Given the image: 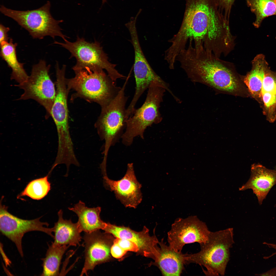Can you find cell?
I'll return each mask as SVG.
<instances>
[{
    "instance_id": "6da1fadb",
    "label": "cell",
    "mask_w": 276,
    "mask_h": 276,
    "mask_svg": "<svg viewBox=\"0 0 276 276\" xmlns=\"http://www.w3.org/2000/svg\"><path fill=\"white\" fill-rule=\"evenodd\" d=\"M188 47L182 50L176 61L180 63L192 82L206 85L218 93L231 91L236 85L239 74L235 66L206 50L203 44L192 45L190 39Z\"/></svg>"
},
{
    "instance_id": "7a4b0ae2",
    "label": "cell",
    "mask_w": 276,
    "mask_h": 276,
    "mask_svg": "<svg viewBox=\"0 0 276 276\" xmlns=\"http://www.w3.org/2000/svg\"><path fill=\"white\" fill-rule=\"evenodd\" d=\"M229 22L215 0H186L182 23L173 39L182 46L186 45L190 39L203 42L206 33L210 35L220 33Z\"/></svg>"
},
{
    "instance_id": "3957f363",
    "label": "cell",
    "mask_w": 276,
    "mask_h": 276,
    "mask_svg": "<svg viewBox=\"0 0 276 276\" xmlns=\"http://www.w3.org/2000/svg\"><path fill=\"white\" fill-rule=\"evenodd\" d=\"M103 70L86 68L74 71V77L66 79L67 88L75 92V96L105 107L116 97L121 87Z\"/></svg>"
},
{
    "instance_id": "277c9868",
    "label": "cell",
    "mask_w": 276,
    "mask_h": 276,
    "mask_svg": "<svg viewBox=\"0 0 276 276\" xmlns=\"http://www.w3.org/2000/svg\"><path fill=\"white\" fill-rule=\"evenodd\" d=\"M232 228L211 232L208 241L200 244V250L196 253L186 254V264L194 263L205 268L208 276L224 275L229 260L230 249L234 243Z\"/></svg>"
},
{
    "instance_id": "5b68a950",
    "label": "cell",
    "mask_w": 276,
    "mask_h": 276,
    "mask_svg": "<svg viewBox=\"0 0 276 276\" xmlns=\"http://www.w3.org/2000/svg\"><path fill=\"white\" fill-rule=\"evenodd\" d=\"M129 79H126L116 97L109 104L101 108L100 115L95 124L100 139L105 141L101 163L103 165H107L110 148L122 136L126 127L127 119L125 106L128 97L125 95V90Z\"/></svg>"
},
{
    "instance_id": "8992f818",
    "label": "cell",
    "mask_w": 276,
    "mask_h": 276,
    "mask_svg": "<svg viewBox=\"0 0 276 276\" xmlns=\"http://www.w3.org/2000/svg\"><path fill=\"white\" fill-rule=\"evenodd\" d=\"M148 89L143 104L135 108L126 121L125 131L121 136L123 143L126 146L130 145L136 136L144 139L146 128L153 123H159L162 119L159 108L166 90L162 85L155 82Z\"/></svg>"
},
{
    "instance_id": "52a82bcc",
    "label": "cell",
    "mask_w": 276,
    "mask_h": 276,
    "mask_svg": "<svg viewBox=\"0 0 276 276\" xmlns=\"http://www.w3.org/2000/svg\"><path fill=\"white\" fill-rule=\"evenodd\" d=\"M50 3L48 1L44 5L35 9L17 10L2 5L0 11L26 29L34 39H42L47 36L54 39L58 36L66 41L67 37L63 33L59 25L63 20L54 18L50 13Z\"/></svg>"
},
{
    "instance_id": "ba28073f",
    "label": "cell",
    "mask_w": 276,
    "mask_h": 276,
    "mask_svg": "<svg viewBox=\"0 0 276 276\" xmlns=\"http://www.w3.org/2000/svg\"><path fill=\"white\" fill-rule=\"evenodd\" d=\"M54 43L67 50L71 54V57L75 58L76 63L72 67L73 71L86 68L105 70L114 81L126 78L116 69V65L109 61L107 54L98 42H89L84 38L77 36L74 42L67 40L63 42L55 41Z\"/></svg>"
},
{
    "instance_id": "9c48e42d",
    "label": "cell",
    "mask_w": 276,
    "mask_h": 276,
    "mask_svg": "<svg viewBox=\"0 0 276 276\" xmlns=\"http://www.w3.org/2000/svg\"><path fill=\"white\" fill-rule=\"evenodd\" d=\"M50 66L47 65L44 60H40L33 66L28 79L15 85L24 91L18 100L36 101L45 109L47 118L51 116L56 94L54 84L49 74Z\"/></svg>"
},
{
    "instance_id": "30bf717a",
    "label": "cell",
    "mask_w": 276,
    "mask_h": 276,
    "mask_svg": "<svg viewBox=\"0 0 276 276\" xmlns=\"http://www.w3.org/2000/svg\"><path fill=\"white\" fill-rule=\"evenodd\" d=\"M41 217L32 220L19 218L7 211V207L1 204L0 208V230L1 232L15 244L20 255L24 256L22 240L26 233L39 231L44 233L54 238L53 227L49 228L47 222L40 221Z\"/></svg>"
},
{
    "instance_id": "8fae6325",
    "label": "cell",
    "mask_w": 276,
    "mask_h": 276,
    "mask_svg": "<svg viewBox=\"0 0 276 276\" xmlns=\"http://www.w3.org/2000/svg\"><path fill=\"white\" fill-rule=\"evenodd\" d=\"M210 232L205 223L196 216L179 218L172 225L168 233L169 245L175 251L181 252L186 244L206 243Z\"/></svg>"
},
{
    "instance_id": "7c38bea8",
    "label": "cell",
    "mask_w": 276,
    "mask_h": 276,
    "mask_svg": "<svg viewBox=\"0 0 276 276\" xmlns=\"http://www.w3.org/2000/svg\"><path fill=\"white\" fill-rule=\"evenodd\" d=\"M136 21L135 19H131L125 25L129 31L134 50L133 70L136 86L133 97L138 100L152 83H158L164 86H166L167 83L155 73L145 57L140 45Z\"/></svg>"
},
{
    "instance_id": "4fadbf2b",
    "label": "cell",
    "mask_w": 276,
    "mask_h": 276,
    "mask_svg": "<svg viewBox=\"0 0 276 276\" xmlns=\"http://www.w3.org/2000/svg\"><path fill=\"white\" fill-rule=\"evenodd\" d=\"M66 66L65 65L61 68H60L58 62H56L55 66L56 94L51 112V116L56 127L58 138L63 141L68 139L71 137L67 103L70 90L66 83Z\"/></svg>"
},
{
    "instance_id": "5bb4252c",
    "label": "cell",
    "mask_w": 276,
    "mask_h": 276,
    "mask_svg": "<svg viewBox=\"0 0 276 276\" xmlns=\"http://www.w3.org/2000/svg\"><path fill=\"white\" fill-rule=\"evenodd\" d=\"M103 176L105 187L113 192L116 198L125 207L135 209L141 202L142 185L136 179L132 163L128 164L125 174L119 180H111L107 174Z\"/></svg>"
},
{
    "instance_id": "9a60e30c",
    "label": "cell",
    "mask_w": 276,
    "mask_h": 276,
    "mask_svg": "<svg viewBox=\"0 0 276 276\" xmlns=\"http://www.w3.org/2000/svg\"><path fill=\"white\" fill-rule=\"evenodd\" d=\"M109 237L99 230L85 233L83 237L85 260L80 276L87 275L88 271L110 259L111 244Z\"/></svg>"
},
{
    "instance_id": "2e32d148",
    "label": "cell",
    "mask_w": 276,
    "mask_h": 276,
    "mask_svg": "<svg viewBox=\"0 0 276 276\" xmlns=\"http://www.w3.org/2000/svg\"><path fill=\"white\" fill-rule=\"evenodd\" d=\"M105 233L111 234L116 238L129 240L134 243L139 248V252L154 260L158 255L159 241L155 235L151 236L146 227L141 231L137 232L128 227L118 226L106 223L103 229Z\"/></svg>"
},
{
    "instance_id": "e0dca14e",
    "label": "cell",
    "mask_w": 276,
    "mask_h": 276,
    "mask_svg": "<svg viewBox=\"0 0 276 276\" xmlns=\"http://www.w3.org/2000/svg\"><path fill=\"white\" fill-rule=\"evenodd\" d=\"M276 184V170L269 169L259 164H254L251 166L249 179L239 190L251 189L261 205Z\"/></svg>"
},
{
    "instance_id": "ac0fdd59",
    "label": "cell",
    "mask_w": 276,
    "mask_h": 276,
    "mask_svg": "<svg viewBox=\"0 0 276 276\" xmlns=\"http://www.w3.org/2000/svg\"><path fill=\"white\" fill-rule=\"evenodd\" d=\"M158 244L159 254L153 263L163 276H180L184 269L186 254L177 252L168 246L162 239Z\"/></svg>"
},
{
    "instance_id": "d6986e66",
    "label": "cell",
    "mask_w": 276,
    "mask_h": 276,
    "mask_svg": "<svg viewBox=\"0 0 276 276\" xmlns=\"http://www.w3.org/2000/svg\"><path fill=\"white\" fill-rule=\"evenodd\" d=\"M251 70L242 76L243 81L247 87L250 96L262 104L261 91L265 71L269 66L265 56L257 55L251 62Z\"/></svg>"
},
{
    "instance_id": "ffe728a7",
    "label": "cell",
    "mask_w": 276,
    "mask_h": 276,
    "mask_svg": "<svg viewBox=\"0 0 276 276\" xmlns=\"http://www.w3.org/2000/svg\"><path fill=\"white\" fill-rule=\"evenodd\" d=\"M63 213L62 210L58 213V220L53 227L54 235L52 244L58 246L79 245L82 237L77 222L74 223L71 219L64 220Z\"/></svg>"
},
{
    "instance_id": "44dd1931",
    "label": "cell",
    "mask_w": 276,
    "mask_h": 276,
    "mask_svg": "<svg viewBox=\"0 0 276 276\" xmlns=\"http://www.w3.org/2000/svg\"><path fill=\"white\" fill-rule=\"evenodd\" d=\"M68 209L77 215V222L80 232L90 233L100 229H103L106 222L101 219L100 214L101 211L100 207L89 208L85 203L79 201L73 207Z\"/></svg>"
},
{
    "instance_id": "7402d4cb",
    "label": "cell",
    "mask_w": 276,
    "mask_h": 276,
    "mask_svg": "<svg viewBox=\"0 0 276 276\" xmlns=\"http://www.w3.org/2000/svg\"><path fill=\"white\" fill-rule=\"evenodd\" d=\"M0 45L1 56L12 70L11 79L14 80L18 84L26 81L29 76L24 68V63L18 60L16 51L17 43H14L13 39H10L8 42Z\"/></svg>"
},
{
    "instance_id": "603a6c76",
    "label": "cell",
    "mask_w": 276,
    "mask_h": 276,
    "mask_svg": "<svg viewBox=\"0 0 276 276\" xmlns=\"http://www.w3.org/2000/svg\"><path fill=\"white\" fill-rule=\"evenodd\" d=\"M70 246H49L45 257L43 259V271L41 276L60 275L59 270L63 255Z\"/></svg>"
},
{
    "instance_id": "cb8c5ba5",
    "label": "cell",
    "mask_w": 276,
    "mask_h": 276,
    "mask_svg": "<svg viewBox=\"0 0 276 276\" xmlns=\"http://www.w3.org/2000/svg\"><path fill=\"white\" fill-rule=\"evenodd\" d=\"M248 6L256 16L253 25L256 28L260 26L262 20L269 16L276 15V0H246Z\"/></svg>"
},
{
    "instance_id": "d4e9b609",
    "label": "cell",
    "mask_w": 276,
    "mask_h": 276,
    "mask_svg": "<svg viewBox=\"0 0 276 276\" xmlns=\"http://www.w3.org/2000/svg\"><path fill=\"white\" fill-rule=\"evenodd\" d=\"M50 173L49 172L46 176L30 182L18 197L27 196L36 200L43 198L51 189L50 183L48 181V177Z\"/></svg>"
},
{
    "instance_id": "484cf974",
    "label": "cell",
    "mask_w": 276,
    "mask_h": 276,
    "mask_svg": "<svg viewBox=\"0 0 276 276\" xmlns=\"http://www.w3.org/2000/svg\"><path fill=\"white\" fill-rule=\"evenodd\" d=\"M261 94L263 114L268 121L273 122L276 120V94L262 92Z\"/></svg>"
},
{
    "instance_id": "4316f807",
    "label": "cell",
    "mask_w": 276,
    "mask_h": 276,
    "mask_svg": "<svg viewBox=\"0 0 276 276\" xmlns=\"http://www.w3.org/2000/svg\"><path fill=\"white\" fill-rule=\"evenodd\" d=\"M262 92L276 94V72L271 71L269 66L265 71Z\"/></svg>"
},
{
    "instance_id": "83f0119b",
    "label": "cell",
    "mask_w": 276,
    "mask_h": 276,
    "mask_svg": "<svg viewBox=\"0 0 276 276\" xmlns=\"http://www.w3.org/2000/svg\"><path fill=\"white\" fill-rule=\"evenodd\" d=\"M114 241L126 252L131 251L139 252L137 246L132 242L126 239L116 238Z\"/></svg>"
},
{
    "instance_id": "f1b7e54d",
    "label": "cell",
    "mask_w": 276,
    "mask_h": 276,
    "mask_svg": "<svg viewBox=\"0 0 276 276\" xmlns=\"http://www.w3.org/2000/svg\"><path fill=\"white\" fill-rule=\"evenodd\" d=\"M218 7L226 18L229 21L231 7L233 0H215Z\"/></svg>"
},
{
    "instance_id": "f546056e",
    "label": "cell",
    "mask_w": 276,
    "mask_h": 276,
    "mask_svg": "<svg viewBox=\"0 0 276 276\" xmlns=\"http://www.w3.org/2000/svg\"><path fill=\"white\" fill-rule=\"evenodd\" d=\"M126 252L114 241L110 249V253L114 258L119 259L123 256Z\"/></svg>"
},
{
    "instance_id": "4dcf8cb0",
    "label": "cell",
    "mask_w": 276,
    "mask_h": 276,
    "mask_svg": "<svg viewBox=\"0 0 276 276\" xmlns=\"http://www.w3.org/2000/svg\"><path fill=\"white\" fill-rule=\"evenodd\" d=\"M10 29L8 27L5 26L2 24L0 25V44L4 42H8L10 39L8 36V32Z\"/></svg>"
},
{
    "instance_id": "1f68e13d",
    "label": "cell",
    "mask_w": 276,
    "mask_h": 276,
    "mask_svg": "<svg viewBox=\"0 0 276 276\" xmlns=\"http://www.w3.org/2000/svg\"><path fill=\"white\" fill-rule=\"evenodd\" d=\"M256 275L260 276H276V267L268 271H267L260 274H256Z\"/></svg>"
},
{
    "instance_id": "d6a6232c",
    "label": "cell",
    "mask_w": 276,
    "mask_h": 276,
    "mask_svg": "<svg viewBox=\"0 0 276 276\" xmlns=\"http://www.w3.org/2000/svg\"><path fill=\"white\" fill-rule=\"evenodd\" d=\"M102 5L104 4L105 3L107 2V0H102Z\"/></svg>"
},
{
    "instance_id": "836d02e7",
    "label": "cell",
    "mask_w": 276,
    "mask_h": 276,
    "mask_svg": "<svg viewBox=\"0 0 276 276\" xmlns=\"http://www.w3.org/2000/svg\"><path fill=\"white\" fill-rule=\"evenodd\" d=\"M234 1H235V0H233Z\"/></svg>"
},
{
    "instance_id": "e575fe53",
    "label": "cell",
    "mask_w": 276,
    "mask_h": 276,
    "mask_svg": "<svg viewBox=\"0 0 276 276\" xmlns=\"http://www.w3.org/2000/svg\"></svg>"
}]
</instances>
